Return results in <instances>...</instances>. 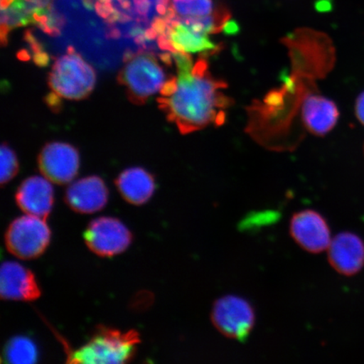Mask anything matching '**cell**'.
<instances>
[{
  "instance_id": "2",
  "label": "cell",
  "mask_w": 364,
  "mask_h": 364,
  "mask_svg": "<svg viewBox=\"0 0 364 364\" xmlns=\"http://www.w3.org/2000/svg\"><path fill=\"white\" fill-rule=\"evenodd\" d=\"M141 343L136 330L122 331L99 326L91 338L68 354V363L88 364L127 363L135 357Z\"/></svg>"
},
{
  "instance_id": "17",
  "label": "cell",
  "mask_w": 364,
  "mask_h": 364,
  "mask_svg": "<svg viewBox=\"0 0 364 364\" xmlns=\"http://www.w3.org/2000/svg\"><path fill=\"white\" fill-rule=\"evenodd\" d=\"M212 0H172V9L177 16L198 18L211 15L215 11Z\"/></svg>"
},
{
  "instance_id": "18",
  "label": "cell",
  "mask_w": 364,
  "mask_h": 364,
  "mask_svg": "<svg viewBox=\"0 0 364 364\" xmlns=\"http://www.w3.org/2000/svg\"><path fill=\"white\" fill-rule=\"evenodd\" d=\"M1 185L8 183L14 177L17 175L19 171V163L16 154L13 151L12 149L6 143L1 146Z\"/></svg>"
},
{
  "instance_id": "19",
  "label": "cell",
  "mask_w": 364,
  "mask_h": 364,
  "mask_svg": "<svg viewBox=\"0 0 364 364\" xmlns=\"http://www.w3.org/2000/svg\"><path fill=\"white\" fill-rule=\"evenodd\" d=\"M355 113L358 120L364 126V91L358 95L356 103H355Z\"/></svg>"
},
{
  "instance_id": "5",
  "label": "cell",
  "mask_w": 364,
  "mask_h": 364,
  "mask_svg": "<svg viewBox=\"0 0 364 364\" xmlns=\"http://www.w3.org/2000/svg\"><path fill=\"white\" fill-rule=\"evenodd\" d=\"M210 320L225 338L244 341L256 326L257 314L248 299L239 295L228 294L213 303Z\"/></svg>"
},
{
  "instance_id": "1",
  "label": "cell",
  "mask_w": 364,
  "mask_h": 364,
  "mask_svg": "<svg viewBox=\"0 0 364 364\" xmlns=\"http://www.w3.org/2000/svg\"><path fill=\"white\" fill-rule=\"evenodd\" d=\"M177 77L167 80L158 98L159 108L166 113L181 134H188L208 125L221 126L226 109L233 101L223 92L225 81L215 78L204 56L193 65L189 53H172Z\"/></svg>"
},
{
  "instance_id": "14",
  "label": "cell",
  "mask_w": 364,
  "mask_h": 364,
  "mask_svg": "<svg viewBox=\"0 0 364 364\" xmlns=\"http://www.w3.org/2000/svg\"><path fill=\"white\" fill-rule=\"evenodd\" d=\"M338 106L321 95L311 94L304 99L302 118L309 133L324 136L334 129L339 119Z\"/></svg>"
},
{
  "instance_id": "6",
  "label": "cell",
  "mask_w": 364,
  "mask_h": 364,
  "mask_svg": "<svg viewBox=\"0 0 364 364\" xmlns=\"http://www.w3.org/2000/svg\"><path fill=\"white\" fill-rule=\"evenodd\" d=\"M8 252L22 260H33L46 252L51 240V230L43 218L26 215L16 218L6 230Z\"/></svg>"
},
{
  "instance_id": "16",
  "label": "cell",
  "mask_w": 364,
  "mask_h": 364,
  "mask_svg": "<svg viewBox=\"0 0 364 364\" xmlns=\"http://www.w3.org/2000/svg\"><path fill=\"white\" fill-rule=\"evenodd\" d=\"M3 358L9 363L33 364L38 362V348L30 338L16 336L6 345Z\"/></svg>"
},
{
  "instance_id": "3",
  "label": "cell",
  "mask_w": 364,
  "mask_h": 364,
  "mask_svg": "<svg viewBox=\"0 0 364 364\" xmlns=\"http://www.w3.org/2000/svg\"><path fill=\"white\" fill-rule=\"evenodd\" d=\"M117 80L125 88L129 101L136 105H143L161 92L167 81L161 62L146 52L127 54Z\"/></svg>"
},
{
  "instance_id": "13",
  "label": "cell",
  "mask_w": 364,
  "mask_h": 364,
  "mask_svg": "<svg viewBox=\"0 0 364 364\" xmlns=\"http://www.w3.org/2000/svg\"><path fill=\"white\" fill-rule=\"evenodd\" d=\"M16 201L26 215L47 220L54 203L53 186L46 177H29L18 188Z\"/></svg>"
},
{
  "instance_id": "12",
  "label": "cell",
  "mask_w": 364,
  "mask_h": 364,
  "mask_svg": "<svg viewBox=\"0 0 364 364\" xmlns=\"http://www.w3.org/2000/svg\"><path fill=\"white\" fill-rule=\"evenodd\" d=\"M108 201V189L99 176L85 177L74 182L66 191L65 202L73 211L94 213L101 211Z\"/></svg>"
},
{
  "instance_id": "10",
  "label": "cell",
  "mask_w": 364,
  "mask_h": 364,
  "mask_svg": "<svg viewBox=\"0 0 364 364\" xmlns=\"http://www.w3.org/2000/svg\"><path fill=\"white\" fill-rule=\"evenodd\" d=\"M326 252L331 267L341 275H356L364 267V241L353 232L336 235Z\"/></svg>"
},
{
  "instance_id": "4",
  "label": "cell",
  "mask_w": 364,
  "mask_h": 364,
  "mask_svg": "<svg viewBox=\"0 0 364 364\" xmlns=\"http://www.w3.org/2000/svg\"><path fill=\"white\" fill-rule=\"evenodd\" d=\"M95 81L94 68L71 48L56 59L48 77V84L54 95L71 101L88 97Z\"/></svg>"
},
{
  "instance_id": "11",
  "label": "cell",
  "mask_w": 364,
  "mask_h": 364,
  "mask_svg": "<svg viewBox=\"0 0 364 364\" xmlns=\"http://www.w3.org/2000/svg\"><path fill=\"white\" fill-rule=\"evenodd\" d=\"M0 294L4 300L34 301L41 297L42 291L28 268L16 262H6L0 272Z\"/></svg>"
},
{
  "instance_id": "9",
  "label": "cell",
  "mask_w": 364,
  "mask_h": 364,
  "mask_svg": "<svg viewBox=\"0 0 364 364\" xmlns=\"http://www.w3.org/2000/svg\"><path fill=\"white\" fill-rule=\"evenodd\" d=\"M38 166L44 177L53 183H70L78 174V150L66 143L47 144L39 154Z\"/></svg>"
},
{
  "instance_id": "8",
  "label": "cell",
  "mask_w": 364,
  "mask_h": 364,
  "mask_svg": "<svg viewBox=\"0 0 364 364\" xmlns=\"http://www.w3.org/2000/svg\"><path fill=\"white\" fill-rule=\"evenodd\" d=\"M289 234L300 248L311 254L327 250L332 240L328 222L315 209L295 212L290 218Z\"/></svg>"
},
{
  "instance_id": "15",
  "label": "cell",
  "mask_w": 364,
  "mask_h": 364,
  "mask_svg": "<svg viewBox=\"0 0 364 364\" xmlns=\"http://www.w3.org/2000/svg\"><path fill=\"white\" fill-rule=\"evenodd\" d=\"M118 191L127 203L140 206L146 203L156 190L154 176L143 168H129L115 181Z\"/></svg>"
},
{
  "instance_id": "7",
  "label": "cell",
  "mask_w": 364,
  "mask_h": 364,
  "mask_svg": "<svg viewBox=\"0 0 364 364\" xmlns=\"http://www.w3.org/2000/svg\"><path fill=\"white\" fill-rule=\"evenodd\" d=\"M84 238L91 252L99 257H112L129 247L133 235L117 218L101 217L90 223Z\"/></svg>"
}]
</instances>
